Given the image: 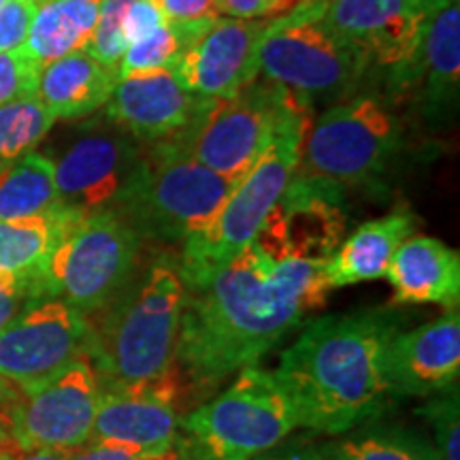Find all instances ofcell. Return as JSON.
Returning a JSON list of instances; mask_svg holds the SVG:
<instances>
[{
    "instance_id": "7a4b0ae2",
    "label": "cell",
    "mask_w": 460,
    "mask_h": 460,
    "mask_svg": "<svg viewBox=\"0 0 460 460\" xmlns=\"http://www.w3.org/2000/svg\"><path fill=\"white\" fill-rule=\"evenodd\" d=\"M396 324L390 309L326 315L284 349L273 376L290 396L298 427L337 435L382 411L384 348Z\"/></svg>"
},
{
    "instance_id": "5bb4252c",
    "label": "cell",
    "mask_w": 460,
    "mask_h": 460,
    "mask_svg": "<svg viewBox=\"0 0 460 460\" xmlns=\"http://www.w3.org/2000/svg\"><path fill=\"white\" fill-rule=\"evenodd\" d=\"M141 156L143 146L126 132L82 137L56 164L58 209L73 217L115 209Z\"/></svg>"
},
{
    "instance_id": "d590c367",
    "label": "cell",
    "mask_w": 460,
    "mask_h": 460,
    "mask_svg": "<svg viewBox=\"0 0 460 460\" xmlns=\"http://www.w3.org/2000/svg\"><path fill=\"white\" fill-rule=\"evenodd\" d=\"M24 301H37L31 284L13 278V275L0 273V331L20 314Z\"/></svg>"
},
{
    "instance_id": "8992f818",
    "label": "cell",
    "mask_w": 460,
    "mask_h": 460,
    "mask_svg": "<svg viewBox=\"0 0 460 460\" xmlns=\"http://www.w3.org/2000/svg\"><path fill=\"white\" fill-rule=\"evenodd\" d=\"M312 124V115H307L281 130L258 163L234 183L216 220L181 245L177 267L183 286L211 278L254 241L298 169Z\"/></svg>"
},
{
    "instance_id": "f546056e",
    "label": "cell",
    "mask_w": 460,
    "mask_h": 460,
    "mask_svg": "<svg viewBox=\"0 0 460 460\" xmlns=\"http://www.w3.org/2000/svg\"><path fill=\"white\" fill-rule=\"evenodd\" d=\"M39 71L41 66L22 48L0 54V107L37 96Z\"/></svg>"
},
{
    "instance_id": "7c38bea8",
    "label": "cell",
    "mask_w": 460,
    "mask_h": 460,
    "mask_svg": "<svg viewBox=\"0 0 460 460\" xmlns=\"http://www.w3.org/2000/svg\"><path fill=\"white\" fill-rule=\"evenodd\" d=\"M99 401V376L82 356L43 386L20 394L7 413L9 433L20 450L73 452L90 441Z\"/></svg>"
},
{
    "instance_id": "44dd1931",
    "label": "cell",
    "mask_w": 460,
    "mask_h": 460,
    "mask_svg": "<svg viewBox=\"0 0 460 460\" xmlns=\"http://www.w3.org/2000/svg\"><path fill=\"white\" fill-rule=\"evenodd\" d=\"M118 84V68L102 65L88 51H75L39 71L37 101L54 119H75L105 107Z\"/></svg>"
},
{
    "instance_id": "7402d4cb",
    "label": "cell",
    "mask_w": 460,
    "mask_h": 460,
    "mask_svg": "<svg viewBox=\"0 0 460 460\" xmlns=\"http://www.w3.org/2000/svg\"><path fill=\"white\" fill-rule=\"evenodd\" d=\"M424 82V111L430 119H439L458 99L460 82V4L454 0L439 11L427 28L422 48L411 62L402 85Z\"/></svg>"
},
{
    "instance_id": "4fadbf2b",
    "label": "cell",
    "mask_w": 460,
    "mask_h": 460,
    "mask_svg": "<svg viewBox=\"0 0 460 460\" xmlns=\"http://www.w3.org/2000/svg\"><path fill=\"white\" fill-rule=\"evenodd\" d=\"M437 13L433 0H329L322 22L369 65L396 73L416 60Z\"/></svg>"
},
{
    "instance_id": "4dcf8cb0",
    "label": "cell",
    "mask_w": 460,
    "mask_h": 460,
    "mask_svg": "<svg viewBox=\"0 0 460 460\" xmlns=\"http://www.w3.org/2000/svg\"><path fill=\"white\" fill-rule=\"evenodd\" d=\"M435 427L437 460H460V420H458V393L452 390L427 407L420 410Z\"/></svg>"
},
{
    "instance_id": "b9f144b4",
    "label": "cell",
    "mask_w": 460,
    "mask_h": 460,
    "mask_svg": "<svg viewBox=\"0 0 460 460\" xmlns=\"http://www.w3.org/2000/svg\"><path fill=\"white\" fill-rule=\"evenodd\" d=\"M298 3H303V0H278L279 15H281V13H286V11H290L292 7H296Z\"/></svg>"
},
{
    "instance_id": "6da1fadb",
    "label": "cell",
    "mask_w": 460,
    "mask_h": 460,
    "mask_svg": "<svg viewBox=\"0 0 460 460\" xmlns=\"http://www.w3.org/2000/svg\"><path fill=\"white\" fill-rule=\"evenodd\" d=\"M326 261L298 256L271 224L220 271L183 286L177 367L199 386L256 365L329 296Z\"/></svg>"
},
{
    "instance_id": "7bdbcfd3",
    "label": "cell",
    "mask_w": 460,
    "mask_h": 460,
    "mask_svg": "<svg viewBox=\"0 0 460 460\" xmlns=\"http://www.w3.org/2000/svg\"><path fill=\"white\" fill-rule=\"evenodd\" d=\"M433 3H435V7H437V9L444 11V9L447 7V4H452V3H454V0H433Z\"/></svg>"
},
{
    "instance_id": "e575fe53",
    "label": "cell",
    "mask_w": 460,
    "mask_h": 460,
    "mask_svg": "<svg viewBox=\"0 0 460 460\" xmlns=\"http://www.w3.org/2000/svg\"><path fill=\"white\" fill-rule=\"evenodd\" d=\"M166 22H199L220 17L217 0H152Z\"/></svg>"
},
{
    "instance_id": "bcb514c9",
    "label": "cell",
    "mask_w": 460,
    "mask_h": 460,
    "mask_svg": "<svg viewBox=\"0 0 460 460\" xmlns=\"http://www.w3.org/2000/svg\"><path fill=\"white\" fill-rule=\"evenodd\" d=\"M39 4H45V3H54V0H37Z\"/></svg>"
},
{
    "instance_id": "2e32d148",
    "label": "cell",
    "mask_w": 460,
    "mask_h": 460,
    "mask_svg": "<svg viewBox=\"0 0 460 460\" xmlns=\"http://www.w3.org/2000/svg\"><path fill=\"white\" fill-rule=\"evenodd\" d=\"M386 390L402 396H424L452 386L460 373L458 307L420 329L388 339L382 360Z\"/></svg>"
},
{
    "instance_id": "60d3db41",
    "label": "cell",
    "mask_w": 460,
    "mask_h": 460,
    "mask_svg": "<svg viewBox=\"0 0 460 460\" xmlns=\"http://www.w3.org/2000/svg\"><path fill=\"white\" fill-rule=\"evenodd\" d=\"M17 452H20V447L15 446L9 429H0V460H13Z\"/></svg>"
},
{
    "instance_id": "ee69618b",
    "label": "cell",
    "mask_w": 460,
    "mask_h": 460,
    "mask_svg": "<svg viewBox=\"0 0 460 460\" xmlns=\"http://www.w3.org/2000/svg\"><path fill=\"white\" fill-rule=\"evenodd\" d=\"M160 460H180V454L172 450V452H169L164 458H160Z\"/></svg>"
},
{
    "instance_id": "277c9868",
    "label": "cell",
    "mask_w": 460,
    "mask_h": 460,
    "mask_svg": "<svg viewBox=\"0 0 460 460\" xmlns=\"http://www.w3.org/2000/svg\"><path fill=\"white\" fill-rule=\"evenodd\" d=\"M234 183L171 143H154L143 146L141 163L113 211L141 239L181 247L216 220Z\"/></svg>"
},
{
    "instance_id": "f1b7e54d",
    "label": "cell",
    "mask_w": 460,
    "mask_h": 460,
    "mask_svg": "<svg viewBox=\"0 0 460 460\" xmlns=\"http://www.w3.org/2000/svg\"><path fill=\"white\" fill-rule=\"evenodd\" d=\"M128 4L130 0H102L94 32L85 45V51L107 66L118 68L126 51L122 20Z\"/></svg>"
},
{
    "instance_id": "30bf717a",
    "label": "cell",
    "mask_w": 460,
    "mask_h": 460,
    "mask_svg": "<svg viewBox=\"0 0 460 460\" xmlns=\"http://www.w3.org/2000/svg\"><path fill=\"white\" fill-rule=\"evenodd\" d=\"M401 146L399 119L373 96L332 105L312 124L296 172L337 190L382 175Z\"/></svg>"
},
{
    "instance_id": "836d02e7",
    "label": "cell",
    "mask_w": 460,
    "mask_h": 460,
    "mask_svg": "<svg viewBox=\"0 0 460 460\" xmlns=\"http://www.w3.org/2000/svg\"><path fill=\"white\" fill-rule=\"evenodd\" d=\"M163 24H166V20L152 0H130L128 9H126L124 20H122V34H124L126 48L132 43H137L139 39H143L152 31H156V28H160Z\"/></svg>"
},
{
    "instance_id": "8d00e7d4",
    "label": "cell",
    "mask_w": 460,
    "mask_h": 460,
    "mask_svg": "<svg viewBox=\"0 0 460 460\" xmlns=\"http://www.w3.org/2000/svg\"><path fill=\"white\" fill-rule=\"evenodd\" d=\"M217 13L237 20H269L279 15L278 0H217Z\"/></svg>"
},
{
    "instance_id": "74e56055",
    "label": "cell",
    "mask_w": 460,
    "mask_h": 460,
    "mask_svg": "<svg viewBox=\"0 0 460 460\" xmlns=\"http://www.w3.org/2000/svg\"><path fill=\"white\" fill-rule=\"evenodd\" d=\"M261 460H324V458H322L320 450L305 446V447H288L284 452H275L271 456H264Z\"/></svg>"
},
{
    "instance_id": "ba28073f",
    "label": "cell",
    "mask_w": 460,
    "mask_h": 460,
    "mask_svg": "<svg viewBox=\"0 0 460 460\" xmlns=\"http://www.w3.org/2000/svg\"><path fill=\"white\" fill-rule=\"evenodd\" d=\"M298 427L290 396L273 373L250 365L214 401L183 422L192 450L203 460H254Z\"/></svg>"
},
{
    "instance_id": "7dc6e473",
    "label": "cell",
    "mask_w": 460,
    "mask_h": 460,
    "mask_svg": "<svg viewBox=\"0 0 460 460\" xmlns=\"http://www.w3.org/2000/svg\"><path fill=\"white\" fill-rule=\"evenodd\" d=\"M4 3H7V0H0V7H3V4H4Z\"/></svg>"
},
{
    "instance_id": "484cf974",
    "label": "cell",
    "mask_w": 460,
    "mask_h": 460,
    "mask_svg": "<svg viewBox=\"0 0 460 460\" xmlns=\"http://www.w3.org/2000/svg\"><path fill=\"white\" fill-rule=\"evenodd\" d=\"M214 20L166 22L156 31L146 34L139 41L126 48L118 65V79L172 71L180 58L192 48L194 41L211 26Z\"/></svg>"
},
{
    "instance_id": "ac0fdd59",
    "label": "cell",
    "mask_w": 460,
    "mask_h": 460,
    "mask_svg": "<svg viewBox=\"0 0 460 460\" xmlns=\"http://www.w3.org/2000/svg\"><path fill=\"white\" fill-rule=\"evenodd\" d=\"M177 384L135 388H101L99 410L90 439L118 441L149 452L175 450L180 418L175 411Z\"/></svg>"
},
{
    "instance_id": "cb8c5ba5",
    "label": "cell",
    "mask_w": 460,
    "mask_h": 460,
    "mask_svg": "<svg viewBox=\"0 0 460 460\" xmlns=\"http://www.w3.org/2000/svg\"><path fill=\"white\" fill-rule=\"evenodd\" d=\"M101 3L102 0H54L39 4L22 49L41 68L85 49L99 20Z\"/></svg>"
},
{
    "instance_id": "52a82bcc",
    "label": "cell",
    "mask_w": 460,
    "mask_h": 460,
    "mask_svg": "<svg viewBox=\"0 0 460 460\" xmlns=\"http://www.w3.org/2000/svg\"><path fill=\"white\" fill-rule=\"evenodd\" d=\"M329 0H303L269 20L261 43V73L312 107L349 96L369 62L322 22Z\"/></svg>"
},
{
    "instance_id": "d6a6232c",
    "label": "cell",
    "mask_w": 460,
    "mask_h": 460,
    "mask_svg": "<svg viewBox=\"0 0 460 460\" xmlns=\"http://www.w3.org/2000/svg\"><path fill=\"white\" fill-rule=\"evenodd\" d=\"M166 454L169 452H149L137 446L118 444V441L90 439L88 444L73 450L68 460H160Z\"/></svg>"
},
{
    "instance_id": "603a6c76",
    "label": "cell",
    "mask_w": 460,
    "mask_h": 460,
    "mask_svg": "<svg viewBox=\"0 0 460 460\" xmlns=\"http://www.w3.org/2000/svg\"><path fill=\"white\" fill-rule=\"evenodd\" d=\"M73 216L54 211L26 220H0V273L31 284L34 298L45 301V275L56 245Z\"/></svg>"
},
{
    "instance_id": "9a60e30c",
    "label": "cell",
    "mask_w": 460,
    "mask_h": 460,
    "mask_svg": "<svg viewBox=\"0 0 460 460\" xmlns=\"http://www.w3.org/2000/svg\"><path fill=\"white\" fill-rule=\"evenodd\" d=\"M269 20L216 17L180 58L171 71L172 77L203 99L239 94L261 75V43Z\"/></svg>"
},
{
    "instance_id": "d4e9b609",
    "label": "cell",
    "mask_w": 460,
    "mask_h": 460,
    "mask_svg": "<svg viewBox=\"0 0 460 460\" xmlns=\"http://www.w3.org/2000/svg\"><path fill=\"white\" fill-rule=\"evenodd\" d=\"M58 211L56 164L28 154L0 175V220H26Z\"/></svg>"
},
{
    "instance_id": "f35d334b",
    "label": "cell",
    "mask_w": 460,
    "mask_h": 460,
    "mask_svg": "<svg viewBox=\"0 0 460 460\" xmlns=\"http://www.w3.org/2000/svg\"><path fill=\"white\" fill-rule=\"evenodd\" d=\"M71 452L65 450H20L13 460H68Z\"/></svg>"
},
{
    "instance_id": "9c48e42d",
    "label": "cell",
    "mask_w": 460,
    "mask_h": 460,
    "mask_svg": "<svg viewBox=\"0 0 460 460\" xmlns=\"http://www.w3.org/2000/svg\"><path fill=\"white\" fill-rule=\"evenodd\" d=\"M143 239L118 211L73 217L45 275V298H60L79 314L102 312L130 284Z\"/></svg>"
},
{
    "instance_id": "4316f807",
    "label": "cell",
    "mask_w": 460,
    "mask_h": 460,
    "mask_svg": "<svg viewBox=\"0 0 460 460\" xmlns=\"http://www.w3.org/2000/svg\"><path fill=\"white\" fill-rule=\"evenodd\" d=\"M54 122V115L37 101V96L0 107V175L17 160L32 154Z\"/></svg>"
},
{
    "instance_id": "d6986e66",
    "label": "cell",
    "mask_w": 460,
    "mask_h": 460,
    "mask_svg": "<svg viewBox=\"0 0 460 460\" xmlns=\"http://www.w3.org/2000/svg\"><path fill=\"white\" fill-rule=\"evenodd\" d=\"M394 305L437 303L452 309L460 298L458 252L435 237H410L394 252L386 271Z\"/></svg>"
},
{
    "instance_id": "8fae6325",
    "label": "cell",
    "mask_w": 460,
    "mask_h": 460,
    "mask_svg": "<svg viewBox=\"0 0 460 460\" xmlns=\"http://www.w3.org/2000/svg\"><path fill=\"white\" fill-rule=\"evenodd\" d=\"M90 322L60 298L34 301L0 331V379L20 394L88 354Z\"/></svg>"
},
{
    "instance_id": "5b68a950",
    "label": "cell",
    "mask_w": 460,
    "mask_h": 460,
    "mask_svg": "<svg viewBox=\"0 0 460 460\" xmlns=\"http://www.w3.org/2000/svg\"><path fill=\"white\" fill-rule=\"evenodd\" d=\"M312 115V107L273 82H252L230 99H207L192 124L171 141L207 169L239 181L279 132Z\"/></svg>"
},
{
    "instance_id": "f6af8a7d",
    "label": "cell",
    "mask_w": 460,
    "mask_h": 460,
    "mask_svg": "<svg viewBox=\"0 0 460 460\" xmlns=\"http://www.w3.org/2000/svg\"><path fill=\"white\" fill-rule=\"evenodd\" d=\"M0 429H9V422H7V418H3V416H0Z\"/></svg>"
},
{
    "instance_id": "1f68e13d",
    "label": "cell",
    "mask_w": 460,
    "mask_h": 460,
    "mask_svg": "<svg viewBox=\"0 0 460 460\" xmlns=\"http://www.w3.org/2000/svg\"><path fill=\"white\" fill-rule=\"evenodd\" d=\"M37 11V0H7L0 7V54L24 48Z\"/></svg>"
},
{
    "instance_id": "ffe728a7",
    "label": "cell",
    "mask_w": 460,
    "mask_h": 460,
    "mask_svg": "<svg viewBox=\"0 0 460 460\" xmlns=\"http://www.w3.org/2000/svg\"><path fill=\"white\" fill-rule=\"evenodd\" d=\"M413 230L416 216L407 207L362 224L326 261L324 279L329 290L386 278L394 252L402 241L413 237Z\"/></svg>"
},
{
    "instance_id": "3957f363",
    "label": "cell",
    "mask_w": 460,
    "mask_h": 460,
    "mask_svg": "<svg viewBox=\"0 0 460 460\" xmlns=\"http://www.w3.org/2000/svg\"><path fill=\"white\" fill-rule=\"evenodd\" d=\"M107 307L109 312L90 324L85 354L101 388L177 384L183 312V279L177 262H156L139 284L126 286Z\"/></svg>"
},
{
    "instance_id": "e0dca14e",
    "label": "cell",
    "mask_w": 460,
    "mask_h": 460,
    "mask_svg": "<svg viewBox=\"0 0 460 460\" xmlns=\"http://www.w3.org/2000/svg\"><path fill=\"white\" fill-rule=\"evenodd\" d=\"M171 71L118 79L107 101V118L141 146L171 141L197 119L205 105Z\"/></svg>"
},
{
    "instance_id": "ab89813d",
    "label": "cell",
    "mask_w": 460,
    "mask_h": 460,
    "mask_svg": "<svg viewBox=\"0 0 460 460\" xmlns=\"http://www.w3.org/2000/svg\"><path fill=\"white\" fill-rule=\"evenodd\" d=\"M17 399H20V393L11 388L4 379H0V416L7 418V413L15 405Z\"/></svg>"
},
{
    "instance_id": "83f0119b",
    "label": "cell",
    "mask_w": 460,
    "mask_h": 460,
    "mask_svg": "<svg viewBox=\"0 0 460 460\" xmlns=\"http://www.w3.org/2000/svg\"><path fill=\"white\" fill-rule=\"evenodd\" d=\"M322 452L324 460H437L433 452L410 441L390 439V437L365 435L356 439L339 441L326 446Z\"/></svg>"
}]
</instances>
